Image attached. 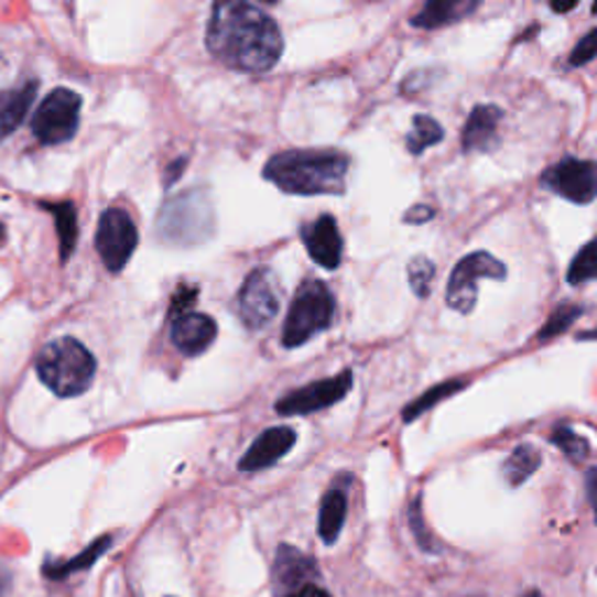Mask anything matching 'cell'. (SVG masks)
<instances>
[{
	"instance_id": "6da1fadb",
	"label": "cell",
	"mask_w": 597,
	"mask_h": 597,
	"mask_svg": "<svg viewBox=\"0 0 597 597\" xmlns=\"http://www.w3.org/2000/svg\"><path fill=\"white\" fill-rule=\"evenodd\" d=\"M210 54L243 73L271 70L283 54V35L273 19L248 0H215L206 31Z\"/></svg>"
},
{
	"instance_id": "7a4b0ae2",
	"label": "cell",
	"mask_w": 597,
	"mask_h": 597,
	"mask_svg": "<svg viewBox=\"0 0 597 597\" xmlns=\"http://www.w3.org/2000/svg\"><path fill=\"white\" fill-rule=\"evenodd\" d=\"M348 156L332 150H290L269 159L264 177L296 196L344 194Z\"/></svg>"
},
{
	"instance_id": "3957f363",
	"label": "cell",
	"mask_w": 597,
	"mask_h": 597,
	"mask_svg": "<svg viewBox=\"0 0 597 597\" xmlns=\"http://www.w3.org/2000/svg\"><path fill=\"white\" fill-rule=\"evenodd\" d=\"M35 371L54 394L77 397L89 390L96 376L94 355L70 336L56 338L40 350Z\"/></svg>"
},
{
	"instance_id": "277c9868",
	"label": "cell",
	"mask_w": 597,
	"mask_h": 597,
	"mask_svg": "<svg viewBox=\"0 0 597 597\" xmlns=\"http://www.w3.org/2000/svg\"><path fill=\"white\" fill-rule=\"evenodd\" d=\"M336 313V298L323 281H304L298 285L287 321L283 327V346L298 348L315 334L329 329Z\"/></svg>"
},
{
	"instance_id": "5b68a950",
	"label": "cell",
	"mask_w": 597,
	"mask_h": 597,
	"mask_svg": "<svg viewBox=\"0 0 597 597\" xmlns=\"http://www.w3.org/2000/svg\"><path fill=\"white\" fill-rule=\"evenodd\" d=\"M484 278H490V281H504L507 267L486 250L463 257L451 273L446 292L448 306L457 313L465 315L471 313V308L476 306V298H479V281H484Z\"/></svg>"
},
{
	"instance_id": "8992f818",
	"label": "cell",
	"mask_w": 597,
	"mask_h": 597,
	"mask_svg": "<svg viewBox=\"0 0 597 597\" xmlns=\"http://www.w3.org/2000/svg\"><path fill=\"white\" fill-rule=\"evenodd\" d=\"M83 98L70 89H54L33 112V133L43 145H62L77 133Z\"/></svg>"
},
{
	"instance_id": "52a82bcc",
	"label": "cell",
	"mask_w": 597,
	"mask_h": 597,
	"mask_svg": "<svg viewBox=\"0 0 597 597\" xmlns=\"http://www.w3.org/2000/svg\"><path fill=\"white\" fill-rule=\"evenodd\" d=\"M159 231L173 243H198L210 236L213 231V210L208 198L185 194L177 202L169 204L159 217Z\"/></svg>"
},
{
	"instance_id": "ba28073f",
	"label": "cell",
	"mask_w": 597,
	"mask_h": 597,
	"mask_svg": "<svg viewBox=\"0 0 597 597\" xmlns=\"http://www.w3.org/2000/svg\"><path fill=\"white\" fill-rule=\"evenodd\" d=\"M281 308V285L271 269H254L238 292V315L248 329H264Z\"/></svg>"
},
{
	"instance_id": "9c48e42d",
	"label": "cell",
	"mask_w": 597,
	"mask_h": 597,
	"mask_svg": "<svg viewBox=\"0 0 597 597\" xmlns=\"http://www.w3.org/2000/svg\"><path fill=\"white\" fill-rule=\"evenodd\" d=\"M138 246V229L131 215L122 208H110L101 215L96 234V250L110 273H122Z\"/></svg>"
},
{
	"instance_id": "30bf717a",
	"label": "cell",
	"mask_w": 597,
	"mask_h": 597,
	"mask_svg": "<svg viewBox=\"0 0 597 597\" xmlns=\"http://www.w3.org/2000/svg\"><path fill=\"white\" fill-rule=\"evenodd\" d=\"M352 388V371H341L325 381H315L298 390L287 392L275 402V411L281 415H308L338 404Z\"/></svg>"
},
{
	"instance_id": "8fae6325",
	"label": "cell",
	"mask_w": 597,
	"mask_h": 597,
	"mask_svg": "<svg viewBox=\"0 0 597 597\" xmlns=\"http://www.w3.org/2000/svg\"><path fill=\"white\" fill-rule=\"evenodd\" d=\"M542 185L572 204H590L597 196V164L567 156L542 175Z\"/></svg>"
},
{
	"instance_id": "7c38bea8",
	"label": "cell",
	"mask_w": 597,
	"mask_h": 597,
	"mask_svg": "<svg viewBox=\"0 0 597 597\" xmlns=\"http://www.w3.org/2000/svg\"><path fill=\"white\" fill-rule=\"evenodd\" d=\"M302 241L313 257L315 264L323 269H338L344 260V238L332 215H321L315 222L302 229Z\"/></svg>"
},
{
	"instance_id": "4fadbf2b",
	"label": "cell",
	"mask_w": 597,
	"mask_h": 597,
	"mask_svg": "<svg viewBox=\"0 0 597 597\" xmlns=\"http://www.w3.org/2000/svg\"><path fill=\"white\" fill-rule=\"evenodd\" d=\"M273 586L278 593L292 595L311 584V579L317 576V565L306 553H302L294 546H281L275 553L273 561Z\"/></svg>"
},
{
	"instance_id": "5bb4252c",
	"label": "cell",
	"mask_w": 597,
	"mask_h": 597,
	"mask_svg": "<svg viewBox=\"0 0 597 597\" xmlns=\"http://www.w3.org/2000/svg\"><path fill=\"white\" fill-rule=\"evenodd\" d=\"M294 444H296V432L292 427H283V425L269 427L252 442L248 453L241 457V463H238V469L241 471L267 469L281 460V457H285Z\"/></svg>"
},
{
	"instance_id": "9a60e30c",
	"label": "cell",
	"mask_w": 597,
	"mask_h": 597,
	"mask_svg": "<svg viewBox=\"0 0 597 597\" xmlns=\"http://www.w3.org/2000/svg\"><path fill=\"white\" fill-rule=\"evenodd\" d=\"M217 336V325L210 315L183 313L175 315L171 327V341L183 355H202L208 350Z\"/></svg>"
},
{
	"instance_id": "2e32d148",
	"label": "cell",
	"mask_w": 597,
	"mask_h": 597,
	"mask_svg": "<svg viewBox=\"0 0 597 597\" xmlns=\"http://www.w3.org/2000/svg\"><path fill=\"white\" fill-rule=\"evenodd\" d=\"M481 3L484 0H427L423 10L411 19V24L425 31L444 29L471 17L481 8Z\"/></svg>"
},
{
	"instance_id": "e0dca14e",
	"label": "cell",
	"mask_w": 597,
	"mask_h": 597,
	"mask_svg": "<svg viewBox=\"0 0 597 597\" xmlns=\"http://www.w3.org/2000/svg\"><path fill=\"white\" fill-rule=\"evenodd\" d=\"M502 122V110L497 106H476L463 131L465 152H488L497 145V127Z\"/></svg>"
},
{
	"instance_id": "ac0fdd59",
	"label": "cell",
	"mask_w": 597,
	"mask_h": 597,
	"mask_svg": "<svg viewBox=\"0 0 597 597\" xmlns=\"http://www.w3.org/2000/svg\"><path fill=\"white\" fill-rule=\"evenodd\" d=\"M35 94H37L35 79H29V83L24 85L0 91V143L22 127L35 101Z\"/></svg>"
},
{
	"instance_id": "d6986e66",
	"label": "cell",
	"mask_w": 597,
	"mask_h": 597,
	"mask_svg": "<svg viewBox=\"0 0 597 597\" xmlns=\"http://www.w3.org/2000/svg\"><path fill=\"white\" fill-rule=\"evenodd\" d=\"M346 513H348V500L341 490H329L323 497V507H321V521H317V532H321V540L332 546L336 544L338 534L344 530L346 523Z\"/></svg>"
},
{
	"instance_id": "ffe728a7",
	"label": "cell",
	"mask_w": 597,
	"mask_h": 597,
	"mask_svg": "<svg viewBox=\"0 0 597 597\" xmlns=\"http://www.w3.org/2000/svg\"><path fill=\"white\" fill-rule=\"evenodd\" d=\"M542 465V453L536 446L532 444H521L519 448H515L507 460L502 465V476L504 481L511 486V488H519L523 486L530 476L540 469Z\"/></svg>"
},
{
	"instance_id": "44dd1931",
	"label": "cell",
	"mask_w": 597,
	"mask_h": 597,
	"mask_svg": "<svg viewBox=\"0 0 597 597\" xmlns=\"http://www.w3.org/2000/svg\"><path fill=\"white\" fill-rule=\"evenodd\" d=\"M442 138H444V129H442L439 122H436L434 117L415 115L413 117V129L406 135V148H409L411 154H423L432 145L442 143Z\"/></svg>"
},
{
	"instance_id": "7402d4cb",
	"label": "cell",
	"mask_w": 597,
	"mask_h": 597,
	"mask_svg": "<svg viewBox=\"0 0 597 597\" xmlns=\"http://www.w3.org/2000/svg\"><path fill=\"white\" fill-rule=\"evenodd\" d=\"M54 215V225L58 231V246H62V257L64 262L73 254L75 243H77V215L70 204H56L47 206Z\"/></svg>"
},
{
	"instance_id": "603a6c76",
	"label": "cell",
	"mask_w": 597,
	"mask_h": 597,
	"mask_svg": "<svg viewBox=\"0 0 597 597\" xmlns=\"http://www.w3.org/2000/svg\"><path fill=\"white\" fill-rule=\"evenodd\" d=\"M465 386H467V381H446V383H439V386L430 388L423 397H417L415 402H411V404L404 409V413H402V415H404V421H406V423H413L417 415H423V413L430 411L434 404H439V402L448 400L451 394L460 392Z\"/></svg>"
},
{
	"instance_id": "cb8c5ba5",
	"label": "cell",
	"mask_w": 597,
	"mask_h": 597,
	"mask_svg": "<svg viewBox=\"0 0 597 597\" xmlns=\"http://www.w3.org/2000/svg\"><path fill=\"white\" fill-rule=\"evenodd\" d=\"M110 544H112V536H101V540L94 542L89 549H85L83 553H79L77 558H73V561L64 563V565H56L54 569H45V572L52 576V579H64V576H68L70 572H79V569L91 567L110 549Z\"/></svg>"
},
{
	"instance_id": "d4e9b609",
	"label": "cell",
	"mask_w": 597,
	"mask_h": 597,
	"mask_svg": "<svg viewBox=\"0 0 597 597\" xmlns=\"http://www.w3.org/2000/svg\"><path fill=\"white\" fill-rule=\"evenodd\" d=\"M595 278H597V238H593V241L584 246L579 254L572 260L567 269V283L582 285V283L595 281Z\"/></svg>"
},
{
	"instance_id": "484cf974",
	"label": "cell",
	"mask_w": 597,
	"mask_h": 597,
	"mask_svg": "<svg viewBox=\"0 0 597 597\" xmlns=\"http://www.w3.org/2000/svg\"><path fill=\"white\" fill-rule=\"evenodd\" d=\"M584 315V308L576 304H563L551 313L549 321L544 323V327L536 334V341H549V338H555L558 334L567 332L579 317Z\"/></svg>"
},
{
	"instance_id": "4316f807",
	"label": "cell",
	"mask_w": 597,
	"mask_h": 597,
	"mask_svg": "<svg viewBox=\"0 0 597 597\" xmlns=\"http://www.w3.org/2000/svg\"><path fill=\"white\" fill-rule=\"evenodd\" d=\"M551 439L567 457H572L574 463H582L584 457L590 453L588 442L584 439V436L576 434L572 427H565V425L555 427V432L551 434Z\"/></svg>"
},
{
	"instance_id": "83f0119b",
	"label": "cell",
	"mask_w": 597,
	"mask_h": 597,
	"mask_svg": "<svg viewBox=\"0 0 597 597\" xmlns=\"http://www.w3.org/2000/svg\"><path fill=\"white\" fill-rule=\"evenodd\" d=\"M434 264L427 257H413L409 264V283L417 296H427L434 281Z\"/></svg>"
},
{
	"instance_id": "f1b7e54d",
	"label": "cell",
	"mask_w": 597,
	"mask_h": 597,
	"mask_svg": "<svg viewBox=\"0 0 597 597\" xmlns=\"http://www.w3.org/2000/svg\"><path fill=\"white\" fill-rule=\"evenodd\" d=\"M595 56H597V29L590 31L588 35H584V37L579 40V45L574 47V52H572V56H569V66H572V68H579V66L593 62Z\"/></svg>"
},
{
	"instance_id": "f546056e",
	"label": "cell",
	"mask_w": 597,
	"mask_h": 597,
	"mask_svg": "<svg viewBox=\"0 0 597 597\" xmlns=\"http://www.w3.org/2000/svg\"><path fill=\"white\" fill-rule=\"evenodd\" d=\"M409 519H411V528H413V532H415V540H417V544H421L423 546V551H434V546L430 544L432 540H430V532H427V528H425V521H423V509H421V502H413L411 504V511H409Z\"/></svg>"
},
{
	"instance_id": "4dcf8cb0",
	"label": "cell",
	"mask_w": 597,
	"mask_h": 597,
	"mask_svg": "<svg viewBox=\"0 0 597 597\" xmlns=\"http://www.w3.org/2000/svg\"><path fill=\"white\" fill-rule=\"evenodd\" d=\"M586 492H588V502L593 507L595 521H597V467H590L586 471Z\"/></svg>"
},
{
	"instance_id": "1f68e13d",
	"label": "cell",
	"mask_w": 597,
	"mask_h": 597,
	"mask_svg": "<svg viewBox=\"0 0 597 597\" xmlns=\"http://www.w3.org/2000/svg\"><path fill=\"white\" fill-rule=\"evenodd\" d=\"M432 217H434V210H432V208H427V206H415V208H411V210L406 213V222L417 225V222H427V220H432Z\"/></svg>"
},
{
	"instance_id": "d6a6232c",
	"label": "cell",
	"mask_w": 597,
	"mask_h": 597,
	"mask_svg": "<svg viewBox=\"0 0 597 597\" xmlns=\"http://www.w3.org/2000/svg\"><path fill=\"white\" fill-rule=\"evenodd\" d=\"M285 597H332L327 590H323V588H317V586H304L302 590H296V593H292V595H285Z\"/></svg>"
},
{
	"instance_id": "836d02e7",
	"label": "cell",
	"mask_w": 597,
	"mask_h": 597,
	"mask_svg": "<svg viewBox=\"0 0 597 597\" xmlns=\"http://www.w3.org/2000/svg\"><path fill=\"white\" fill-rule=\"evenodd\" d=\"M549 3H551V8L555 12L565 14V12H572L576 6H579V0H549Z\"/></svg>"
},
{
	"instance_id": "e575fe53",
	"label": "cell",
	"mask_w": 597,
	"mask_h": 597,
	"mask_svg": "<svg viewBox=\"0 0 597 597\" xmlns=\"http://www.w3.org/2000/svg\"><path fill=\"white\" fill-rule=\"evenodd\" d=\"M10 584H12V576L8 572V567L0 563V597H6L8 590H10Z\"/></svg>"
},
{
	"instance_id": "d590c367",
	"label": "cell",
	"mask_w": 597,
	"mask_h": 597,
	"mask_svg": "<svg viewBox=\"0 0 597 597\" xmlns=\"http://www.w3.org/2000/svg\"><path fill=\"white\" fill-rule=\"evenodd\" d=\"M523 597H544L540 590H530V593H525Z\"/></svg>"
},
{
	"instance_id": "8d00e7d4",
	"label": "cell",
	"mask_w": 597,
	"mask_h": 597,
	"mask_svg": "<svg viewBox=\"0 0 597 597\" xmlns=\"http://www.w3.org/2000/svg\"><path fill=\"white\" fill-rule=\"evenodd\" d=\"M582 338H597V327L593 332H588V334H582Z\"/></svg>"
},
{
	"instance_id": "74e56055",
	"label": "cell",
	"mask_w": 597,
	"mask_h": 597,
	"mask_svg": "<svg viewBox=\"0 0 597 597\" xmlns=\"http://www.w3.org/2000/svg\"><path fill=\"white\" fill-rule=\"evenodd\" d=\"M0 241H3V225H0Z\"/></svg>"
},
{
	"instance_id": "f35d334b",
	"label": "cell",
	"mask_w": 597,
	"mask_h": 597,
	"mask_svg": "<svg viewBox=\"0 0 597 597\" xmlns=\"http://www.w3.org/2000/svg\"><path fill=\"white\" fill-rule=\"evenodd\" d=\"M264 3H273V0H264Z\"/></svg>"
}]
</instances>
